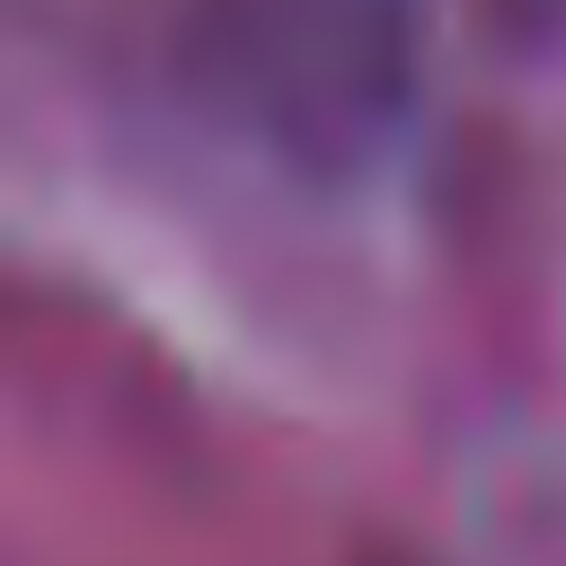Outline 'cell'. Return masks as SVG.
I'll use <instances>...</instances> for the list:
<instances>
[{"mask_svg": "<svg viewBox=\"0 0 566 566\" xmlns=\"http://www.w3.org/2000/svg\"><path fill=\"white\" fill-rule=\"evenodd\" d=\"M195 97L292 177L371 168L424 88V0H186Z\"/></svg>", "mask_w": 566, "mask_h": 566, "instance_id": "cell-1", "label": "cell"}]
</instances>
